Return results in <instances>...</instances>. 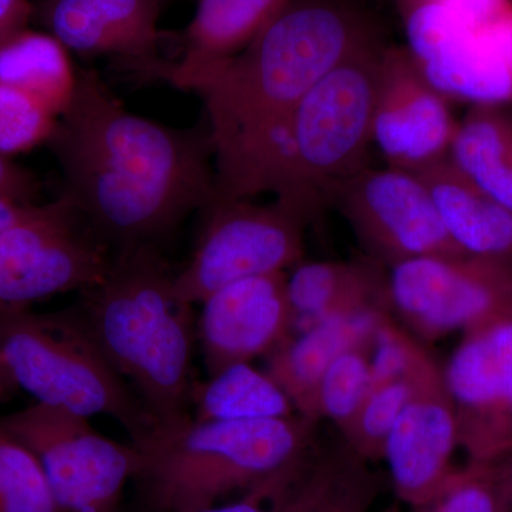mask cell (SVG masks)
Returning <instances> with one entry per match:
<instances>
[{
	"instance_id": "obj_1",
	"label": "cell",
	"mask_w": 512,
	"mask_h": 512,
	"mask_svg": "<svg viewBox=\"0 0 512 512\" xmlns=\"http://www.w3.org/2000/svg\"><path fill=\"white\" fill-rule=\"evenodd\" d=\"M49 143L62 168L60 197L113 254L156 245L217 192L208 128L137 116L96 72L77 74Z\"/></svg>"
},
{
	"instance_id": "obj_2",
	"label": "cell",
	"mask_w": 512,
	"mask_h": 512,
	"mask_svg": "<svg viewBox=\"0 0 512 512\" xmlns=\"http://www.w3.org/2000/svg\"><path fill=\"white\" fill-rule=\"evenodd\" d=\"M375 40V26L352 0H289L202 80L192 92L207 110L217 198H248L302 97Z\"/></svg>"
},
{
	"instance_id": "obj_3",
	"label": "cell",
	"mask_w": 512,
	"mask_h": 512,
	"mask_svg": "<svg viewBox=\"0 0 512 512\" xmlns=\"http://www.w3.org/2000/svg\"><path fill=\"white\" fill-rule=\"evenodd\" d=\"M157 245L116 252L79 312L97 345L157 423L190 419L194 312Z\"/></svg>"
},
{
	"instance_id": "obj_4",
	"label": "cell",
	"mask_w": 512,
	"mask_h": 512,
	"mask_svg": "<svg viewBox=\"0 0 512 512\" xmlns=\"http://www.w3.org/2000/svg\"><path fill=\"white\" fill-rule=\"evenodd\" d=\"M315 421L187 419L156 429L141 453L137 480L160 512H191L292 470L311 453Z\"/></svg>"
},
{
	"instance_id": "obj_5",
	"label": "cell",
	"mask_w": 512,
	"mask_h": 512,
	"mask_svg": "<svg viewBox=\"0 0 512 512\" xmlns=\"http://www.w3.org/2000/svg\"><path fill=\"white\" fill-rule=\"evenodd\" d=\"M0 369L35 403L119 421L134 446L157 429L130 384L97 345L79 311L0 313Z\"/></svg>"
},
{
	"instance_id": "obj_6",
	"label": "cell",
	"mask_w": 512,
	"mask_h": 512,
	"mask_svg": "<svg viewBox=\"0 0 512 512\" xmlns=\"http://www.w3.org/2000/svg\"><path fill=\"white\" fill-rule=\"evenodd\" d=\"M384 46L350 55L309 90L289 121L293 191L289 202L313 215L329 192L365 168Z\"/></svg>"
},
{
	"instance_id": "obj_7",
	"label": "cell",
	"mask_w": 512,
	"mask_h": 512,
	"mask_svg": "<svg viewBox=\"0 0 512 512\" xmlns=\"http://www.w3.org/2000/svg\"><path fill=\"white\" fill-rule=\"evenodd\" d=\"M406 9L410 55L444 96L512 101L511 0H419Z\"/></svg>"
},
{
	"instance_id": "obj_8",
	"label": "cell",
	"mask_w": 512,
	"mask_h": 512,
	"mask_svg": "<svg viewBox=\"0 0 512 512\" xmlns=\"http://www.w3.org/2000/svg\"><path fill=\"white\" fill-rule=\"evenodd\" d=\"M191 261L174 278L183 301L204 302L232 282L279 274L301 262L303 231L312 215L292 202L259 205L249 198H214Z\"/></svg>"
},
{
	"instance_id": "obj_9",
	"label": "cell",
	"mask_w": 512,
	"mask_h": 512,
	"mask_svg": "<svg viewBox=\"0 0 512 512\" xmlns=\"http://www.w3.org/2000/svg\"><path fill=\"white\" fill-rule=\"evenodd\" d=\"M89 419L40 403L0 419L37 458L62 512H113L140 471V450L107 439Z\"/></svg>"
},
{
	"instance_id": "obj_10",
	"label": "cell",
	"mask_w": 512,
	"mask_h": 512,
	"mask_svg": "<svg viewBox=\"0 0 512 512\" xmlns=\"http://www.w3.org/2000/svg\"><path fill=\"white\" fill-rule=\"evenodd\" d=\"M113 251L62 197L0 232V313L103 281Z\"/></svg>"
},
{
	"instance_id": "obj_11",
	"label": "cell",
	"mask_w": 512,
	"mask_h": 512,
	"mask_svg": "<svg viewBox=\"0 0 512 512\" xmlns=\"http://www.w3.org/2000/svg\"><path fill=\"white\" fill-rule=\"evenodd\" d=\"M390 309L412 335L437 340L512 312V255L423 256L390 266Z\"/></svg>"
},
{
	"instance_id": "obj_12",
	"label": "cell",
	"mask_w": 512,
	"mask_h": 512,
	"mask_svg": "<svg viewBox=\"0 0 512 512\" xmlns=\"http://www.w3.org/2000/svg\"><path fill=\"white\" fill-rule=\"evenodd\" d=\"M326 201L376 262L393 266L423 256L467 255L448 235L429 190L412 171L365 167L335 185Z\"/></svg>"
},
{
	"instance_id": "obj_13",
	"label": "cell",
	"mask_w": 512,
	"mask_h": 512,
	"mask_svg": "<svg viewBox=\"0 0 512 512\" xmlns=\"http://www.w3.org/2000/svg\"><path fill=\"white\" fill-rule=\"evenodd\" d=\"M443 372L467 463H504L512 456V312L463 332Z\"/></svg>"
},
{
	"instance_id": "obj_14",
	"label": "cell",
	"mask_w": 512,
	"mask_h": 512,
	"mask_svg": "<svg viewBox=\"0 0 512 512\" xmlns=\"http://www.w3.org/2000/svg\"><path fill=\"white\" fill-rule=\"evenodd\" d=\"M447 97L404 47H384L380 59L373 144L389 167L414 171L448 157L456 137Z\"/></svg>"
},
{
	"instance_id": "obj_15",
	"label": "cell",
	"mask_w": 512,
	"mask_h": 512,
	"mask_svg": "<svg viewBox=\"0 0 512 512\" xmlns=\"http://www.w3.org/2000/svg\"><path fill=\"white\" fill-rule=\"evenodd\" d=\"M457 447L456 407L443 367L423 348L414 363L413 392L384 448L394 490L404 503L421 507L439 493L456 470L451 458Z\"/></svg>"
},
{
	"instance_id": "obj_16",
	"label": "cell",
	"mask_w": 512,
	"mask_h": 512,
	"mask_svg": "<svg viewBox=\"0 0 512 512\" xmlns=\"http://www.w3.org/2000/svg\"><path fill=\"white\" fill-rule=\"evenodd\" d=\"M285 272L232 282L201 302L198 338L208 373L268 356L292 335Z\"/></svg>"
},
{
	"instance_id": "obj_17",
	"label": "cell",
	"mask_w": 512,
	"mask_h": 512,
	"mask_svg": "<svg viewBox=\"0 0 512 512\" xmlns=\"http://www.w3.org/2000/svg\"><path fill=\"white\" fill-rule=\"evenodd\" d=\"M289 0H198L185 32L183 56L164 64L160 76L192 90L245 49Z\"/></svg>"
},
{
	"instance_id": "obj_18",
	"label": "cell",
	"mask_w": 512,
	"mask_h": 512,
	"mask_svg": "<svg viewBox=\"0 0 512 512\" xmlns=\"http://www.w3.org/2000/svg\"><path fill=\"white\" fill-rule=\"evenodd\" d=\"M389 311L370 309L325 320L289 336L268 355L265 372L291 400L296 414L316 419V394L330 365L346 350L375 339L377 328Z\"/></svg>"
},
{
	"instance_id": "obj_19",
	"label": "cell",
	"mask_w": 512,
	"mask_h": 512,
	"mask_svg": "<svg viewBox=\"0 0 512 512\" xmlns=\"http://www.w3.org/2000/svg\"><path fill=\"white\" fill-rule=\"evenodd\" d=\"M286 291L292 335L340 316L370 309L392 311L387 279L375 266L355 262H299L286 279Z\"/></svg>"
},
{
	"instance_id": "obj_20",
	"label": "cell",
	"mask_w": 512,
	"mask_h": 512,
	"mask_svg": "<svg viewBox=\"0 0 512 512\" xmlns=\"http://www.w3.org/2000/svg\"><path fill=\"white\" fill-rule=\"evenodd\" d=\"M429 190L444 228L467 255H512V212L446 157L414 171Z\"/></svg>"
},
{
	"instance_id": "obj_21",
	"label": "cell",
	"mask_w": 512,
	"mask_h": 512,
	"mask_svg": "<svg viewBox=\"0 0 512 512\" xmlns=\"http://www.w3.org/2000/svg\"><path fill=\"white\" fill-rule=\"evenodd\" d=\"M379 493L380 480L369 461L340 440L311 450L275 512H369Z\"/></svg>"
},
{
	"instance_id": "obj_22",
	"label": "cell",
	"mask_w": 512,
	"mask_h": 512,
	"mask_svg": "<svg viewBox=\"0 0 512 512\" xmlns=\"http://www.w3.org/2000/svg\"><path fill=\"white\" fill-rule=\"evenodd\" d=\"M448 158L512 212V121L497 104H473L458 123Z\"/></svg>"
},
{
	"instance_id": "obj_23",
	"label": "cell",
	"mask_w": 512,
	"mask_h": 512,
	"mask_svg": "<svg viewBox=\"0 0 512 512\" xmlns=\"http://www.w3.org/2000/svg\"><path fill=\"white\" fill-rule=\"evenodd\" d=\"M76 77L66 47L50 33L26 28L0 45V83L36 97L57 117L72 99Z\"/></svg>"
},
{
	"instance_id": "obj_24",
	"label": "cell",
	"mask_w": 512,
	"mask_h": 512,
	"mask_svg": "<svg viewBox=\"0 0 512 512\" xmlns=\"http://www.w3.org/2000/svg\"><path fill=\"white\" fill-rule=\"evenodd\" d=\"M197 421H255L295 416L291 400L266 372L235 363L192 389Z\"/></svg>"
},
{
	"instance_id": "obj_25",
	"label": "cell",
	"mask_w": 512,
	"mask_h": 512,
	"mask_svg": "<svg viewBox=\"0 0 512 512\" xmlns=\"http://www.w3.org/2000/svg\"><path fill=\"white\" fill-rule=\"evenodd\" d=\"M421 349L420 343L404 375L370 384L355 417L340 431L342 440L369 463L383 460L390 433L413 392L414 363Z\"/></svg>"
},
{
	"instance_id": "obj_26",
	"label": "cell",
	"mask_w": 512,
	"mask_h": 512,
	"mask_svg": "<svg viewBox=\"0 0 512 512\" xmlns=\"http://www.w3.org/2000/svg\"><path fill=\"white\" fill-rule=\"evenodd\" d=\"M39 16L47 32L70 52L128 59L126 46L90 0H43Z\"/></svg>"
},
{
	"instance_id": "obj_27",
	"label": "cell",
	"mask_w": 512,
	"mask_h": 512,
	"mask_svg": "<svg viewBox=\"0 0 512 512\" xmlns=\"http://www.w3.org/2000/svg\"><path fill=\"white\" fill-rule=\"evenodd\" d=\"M0 512H62L37 458L2 427Z\"/></svg>"
},
{
	"instance_id": "obj_28",
	"label": "cell",
	"mask_w": 512,
	"mask_h": 512,
	"mask_svg": "<svg viewBox=\"0 0 512 512\" xmlns=\"http://www.w3.org/2000/svg\"><path fill=\"white\" fill-rule=\"evenodd\" d=\"M372 340L346 350L330 365L316 394V419L332 421L339 431L362 406L372 383Z\"/></svg>"
},
{
	"instance_id": "obj_29",
	"label": "cell",
	"mask_w": 512,
	"mask_h": 512,
	"mask_svg": "<svg viewBox=\"0 0 512 512\" xmlns=\"http://www.w3.org/2000/svg\"><path fill=\"white\" fill-rule=\"evenodd\" d=\"M127 49L128 62L160 73L158 13L163 0H90Z\"/></svg>"
},
{
	"instance_id": "obj_30",
	"label": "cell",
	"mask_w": 512,
	"mask_h": 512,
	"mask_svg": "<svg viewBox=\"0 0 512 512\" xmlns=\"http://www.w3.org/2000/svg\"><path fill=\"white\" fill-rule=\"evenodd\" d=\"M417 512H503L501 464L456 468L439 493L416 508Z\"/></svg>"
},
{
	"instance_id": "obj_31",
	"label": "cell",
	"mask_w": 512,
	"mask_h": 512,
	"mask_svg": "<svg viewBox=\"0 0 512 512\" xmlns=\"http://www.w3.org/2000/svg\"><path fill=\"white\" fill-rule=\"evenodd\" d=\"M57 119L42 101L0 83V154L22 153L49 141Z\"/></svg>"
},
{
	"instance_id": "obj_32",
	"label": "cell",
	"mask_w": 512,
	"mask_h": 512,
	"mask_svg": "<svg viewBox=\"0 0 512 512\" xmlns=\"http://www.w3.org/2000/svg\"><path fill=\"white\" fill-rule=\"evenodd\" d=\"M303 463V461H302ZM301 463V464H302ZM299 466L279 474L265 483L256 485V487L242 494L235 503L215 504L211 507L202 508V510L191 512H275L276 504L284 493L285 488L291 483L292 478L298 473Z\"/></svg>"
},
{
	"instance_id": "obj_33",
	"label": "cell",
	"mask_w": 512,
	"mask_h": 512,
	"mask_svg": "<svg viewBox=\"0 0 512 512\" xmlns=\"http://www.w3.org/2000/svg\"><path fill=\"white\" fill-rule=\"evenodd\" d=\"M37 195L36 178L0 154V198L35 204Z\"/></svg>"
},
{
	"instance_id": "obj_34",
	"label": "cell",
	"mask_w": 512,
	"mask_h": 512,
	"mask_svg": "<svg viewBox=\"0 0 512 512\" xmlns=\"http://www.w3.org/2000/svg\"><path fill=\"white\" fill-rule=\"evenodd\" d=\"M32 6L29 0H0V45L26 29Z\"/></svg>"
},
{
	"instance_id": "obj_35",
	"label": "cell",
	"mask_w": 512,
	"mask_h": 512,
	"mask_svg": "<svg viewBox=\"0 0 512 512\" xmlns=\"http://www.w3.org/2000/svg\"><path fill=\"white\" fill-rule=\"evenodd\" d=\"M37 207H39V205L30 204V202L0 198V232L12 227L16 222L22 221L23 218L32 215Z\"/></svg>"
},
{
	"instance_id": "obj_36",
	"label": "cell",
	"mask_w": 512,
	"mask_h": 512,
	"mask_svg": "<svg viewBox=\"0 0 512 512\" xmlns=\"http://www.w3.org/2000/svg\"><path fill=\"white\" fill-rule=\"evenodd\" d=\"M501 483H503V512H512V456L501 463Z\"/></svg>"
},
{
	"instance_id": "obj_37",
	"label": "cell",
	"mask_w": 512,
	"mask_h": 512,
	"mask_svg": "<svg viewBox=\"0 0 512 512\" xmlns=\"http://www.w3.org/2000/svg\"><path fill=\"white\" fill-rule=\"evenodd\" d=\"M12 390L15 389H13L12 384H10L9 380L6 379L5 373H3L2 369H0V403H2L3 400L9 396Z\"/></svg>"
},
{
	"instance_id": "obj_38",
	"label": "cell",
	"mask_w": 512,
	"mask_h": 512,
	"mask_svg": "<svg viewBox=\"0 0 512 512\" xmlns=\"http://www.w3.org/2000/svg\"><path fill=\"white\" fill-rule=\"evenodd\" d=\"M383 512H400V510L397 505H392V507L386 508Z\"/></svg>"
},
{
	"instance_id": "obj_39",
	"label": "cell",
	"mask_w": 512,
	"mask_h": 512,
	"mask_svg": "<svg viewBox=\"0 0 512 512\" xmlns=\"http://www.w3.org/2000/svg\"><path fill=\"white\" fill-rule=\"evenodd\" d=\"M404 5H410V3L419 2V0H402Z\"/></svg>"
},
{
	"instance_id": "obj_40",
	"label": "cell",
	"mask_w": 512,
	"mask_h": 512,
	"mask_svg": "<svg viewBox=\"0 0 512 512\" xmlns=\"http://www.w3.org/2000/svg\"><path fill=\"white\" fill-rule=\"evenodd\" d=\"M163 2H164V0H163Z\"/></svg>"
}]
</instances>
